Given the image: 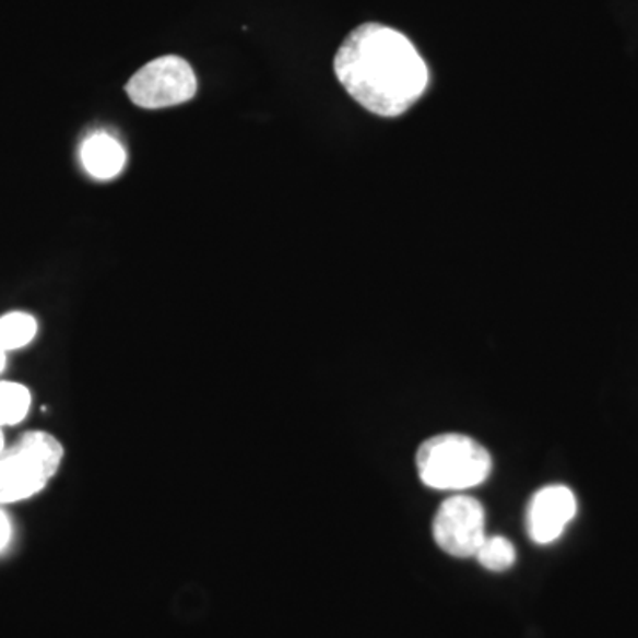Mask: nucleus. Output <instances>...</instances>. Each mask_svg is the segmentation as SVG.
Segmentation results:
<instances>
[{
  "instance_id": "nucleus-1",
  "label": "nucleus",
  "mask_w": 638,
  "mask_h": 638,
  "mask_svg": "<svg viewBox=\"0 0 638 638\" xmlns=\"http://www.w3.org/2000/svg\"><path fill=\"white\" fill-rule=\"evenodd\" d=\"M333 70L339 84L357 104L381 118L406 113L426 91L429 71L403 33L364 24L339 47Z\"/></svg>"
},
{
  "instance_id": "nucleus-2",
  "label": "nucleus",
  "mask_w": 638,
  "mask_h": 638,
  "mask_svg": "<svg viewBox=\"0 0 638 638\" xmlns=\"http://www.w3.org/2000/svg\"><path fill=\"white\" fill-rule=\"evenodd\" d=\"M64 446L52 433L25 432L0 451V506L36 497L56 477Z\"/></svg>"
},
{
  "instance_id": "nucleus-3",
  "label": "nucleus",
  "mask_w": 638,
  "mask_h": 638,
  "mask_svg": "<svg viewBox=\"0 0 638 638\" xmlns=\"http://www.w3.org/2000/svg\"><path fill=\"white\" fill-rule=\"evenodd\" d=\"M492 465V456L481 444L456 433L429 438L417 452L423 483L444 492L474 488L488 478Z\"/></svg>"
},
{
  "instance_id": "nucleus-4",
  "label": "nucleus",
  "mask_w": 638,
  "mask_h": 638,
  "mask_svg": "<svg viewBox=\"0 0 638 638\" xmlns=\"http://www.w3.org/2000/svg\"><path fill=\"white\" fill-rule=\"evenodd\" d=\"M198 93V76L190 62L179 56H162L147 62L128 80L127 94L137 107H176Z\"/></svg>"
},
{
  "instance_id": "nucleus-5",
  "label": "nucleus",
  "mask_w": 638,
  "mask_h": 638,
  "mask_svg": "<svg viewBox=\"0 0 638 638\" xmlns=\"http://www.w3.org/2000/svg\"><path fill=\"white\" fill-rule=\"evenodd\" d=\"M433 535L446 554L475 557L486 540L483 506L466 495L447 498L433 520Z\"/></svg>"
},
{
  "instance_id": "nucleus-6",
  "label": "nucleus",
  "mask_w": 638,
  "mask_h": 638,
  "mask_svg": "<svg viewBox=\"0 0 638 638\" xmlns=\"http://www.w3.org/2000/svg\"><path fill=\"white\" fill-rule=\"evenodd\" d=\"M577 512V498L566 486H546L532 497L527 511V531L534 543L548 545L558 535Z\"/></svg>"
},
{
  "instance_id": "nucleus-7",
  "label": "nucleus",
  "mask_w": 638,
  "mask_h": 638,
  "mask_svg": "<svg viewBox=\"0 0 638 638\" xmlns=\"http://www.w3.org/2000/svg\"><path fill=\"white\" fill-rule=\"evenodd\" d=\"M80 160L85 173L94 179H113L121 174L127 164V151L118 139L108 133L99 132L87 137L80 147Z\"/></svg>"
},
{
  "instance_id": "nucleus-8",
  "label": "nucleus",
  "mask_w": 638,
  "mask_h": 638,
  "mask_svg": "<svg viewBox=\"0 0 638 638\" xmlns=\"http://www.w3.org/2000/svg\"><path fill=\"white\" fill-rule=\"evenodd\" d=\"M38 333V321L24 310H11L0 316V346L16 352L33 343Z\"/></svg>"
},
{
  "instance_id": "nucleus-9",
  "label": "nucleus",
  "mask_w": 638,
  "mask_h": 638,
  "mask_svg": "<svg viewBox=\"0 0 638 638\" xmlns=\"http://www.w3.org/2000/svg\"><path fill=\"white\" fill-rule=\"evenodd\" d=\"M33 406V394L19 381L0 380V426L24 423Z\"/></svg>"
},
{
  "instance_id": "nucleus-10",
  "label": "nucleus",
  "mask_w": 638,
  "mask_h": 638,
  "mask_svg": "<svg viewBox=\"0 0 638 638\" xmlns=\"http://www.w3.org/2000/svg\"><path fill=\"white\" fill-rule=\"evenodd\" d=\"M478 564L489 571H506L511 568L515 560H517V550L512 546L511 541L500 535H493L486 537L481 548L475 554Z\"/></svg>"
},
{
  "instance_id": "nucleus-11",
  "label": "nucleus",
  "mask_w": 638,
  "mask_h": 638,
  "mask_svg": "<svg viewBox=\"0 0 638 638\" xmlns=\"http://www.w3.org/2000/svg\"><path fill=\"white\" fill-rule=\"evenodd\" d=\"M11 534H13V527H11L10 517L0 506V552L10 545Z\"/></svg>"
},
{
  "instance_id": "nucleus-12",
  "label": "nucleus",
  "mask_w": 638,
  "mask_h": 638,
  "mask_svg": "<svg viewBox=\"0 0 638 638\" xmlns=\"http://www.w3.org/2000/svg\"><path fill=\"white\" fill-rule=\"evenodd\" d=\"M5 362H8V352L0 346V373L4 371Z\"/></svg>"
},
{
  "instance_id": "nucleus-13",
  "label": "nucleus",
  "mask_w": 638,
  "mask_h": 638,
  "mask_svg": "<svg viewBox=\"0 0 638 638\" xmlns=\"http://www.w3.org/2000/svg\"><path fill=\"white\" fill-rule=\"evenodd\" d=\"M5 446L4 427L0 426V451H4Z\"/></svg>"
}]
</instances>
